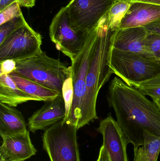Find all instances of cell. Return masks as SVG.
I'll return each mask as SVG.
<instances>
[{"label":"cell","mask_w":160,"mask_h":161,"mask_svg":"<svg viewBox=\"0 0 160 161\" xmlns=\"http://www.w3.org/2000/svg\"><path fill=\"white\" fill-rule=\"evenodd\" d=\"M29 101H39L20 89L8 75H0V102L16 108Z\"/></svg>","instance_id":"obj_16"},{"label":"cell","mask_w":160,"mask_h":161,"mask_svg":"<svg viewBox=\"0 0 160 161\" xmlns=\"http://www.w3.org/2000/svg\"><path fill=\"white\" fill-rule=\"evenodd\" d=\"M146 47L150 56L160 60V35L147 34Z\"/></svg>","instance_id":"obj_23"},{"label":"cell","mask_w":160,"mask_h":161,"mask_svg":"<svg viewBox=\"0 0 160 161\" xmlns=\"http://www.w3.org/2000/svg\"><path fill=\"white\" fill-rule=\"evenodd\" d=\"M26 23L27 22L22 15L0 25V44L9 35Z\"/></svg>","instance_id":"obj_21"},{"label":"cell","mask_w":160,"mask_h":161,"mask_svg":"<svg viewBox=\"0 0 160 161\" xmlns=\"http://www.w3.org/2000/svg\"><path fill=\"white\" fill-rule=\"evenodd\" d=\"M139 90L145 95L150 97L153 99L160 98V73L149 80L141 82H126Z\"/></svg>","instance_id":"obj_19"},{"label":"cell","mask_w":160,"mask_h":161,"mask_svg":"<svg viewBox=\"0 0 160 161\" xmlns=\"http://www.w3.org/2000/svg\"><path fill=\"white\" fill-rule=\"evenodd\" d=\"M18 3H14L0 11V25L23 15Z\"/></svg>","instance_id":"obj_24"},{"label":"cell","mask_w":160,"mask_h":161,"mask_svg":"<svg viewBox=\"0 0 160 161\" xmlns=\"http://www.w3.org/2000/svg\"><path fill=\"white\" fill-rule=\"evenodd\" d=\"M97 161H111L108 152L103 146L101 147L98 158Z\"/></svg>","instance_id":"obj_28"},{"label":"cell","mask_w":160,"mask_h":161,"mask_svg":"<svg viewBox=\"0 0 160 161\" xmlns=\"http://www.w3.org/2000/svg\"><path fill=\"white\" fill-rule=\"evenodd\" d=\"M0 161H6L5 160L3 159V158H1V157H0Z\"/></svg>","instance_id":"obj_31"},{"label":"cell","mask_w":160,"mask_h":161,"mask_svg":"<svg viewBox=\"0 0 160 161\" xmlns=\"http://www.w3.org/2000/svg\"><path fill=\"white\" fill-rule=\"evenodd\" d=\"M96 39L86 77L87 93L79 129L98 119L96 103L100 90L112 74L108 64V55L113 34L119 29L109 21L108 12L96 26Z\"/></svg>","instance_id":"obj_2"},{"label":"cell","mask_w":160,"mask_h":161,"mask_svg":"<svg viewBox=\"0 0 160 161\" xmlns=\"http://www.w3.org/2000/svg\"><path fill=\"white\" fill-rule=\"evenodd\" d=\"M42 37L28 23L17 29L0 44V62L30 58L42 50Z\"/></svg>","instance_id":"obj_8"},{"label":"cell","mask_w":160,"mask_h":161,"mask_svg":"<svg viewBox=\"0 0 160 161\" xmlns=\"http://www.w3.org/2000/svg\"><path fill=\"white\" fill-rule=\"evenodd\" d=\"M147 34L144 26L119 29L112 36L111 46L120 51L141 53L150 56L146 47Z\"/></svg>","instance_id":"obj_13"},{"label":"cell","mask_w":160,"mask_h":161,"mask_svg":"<svg viewBox=\"0 0 160 161\" xmlns=\"http://www.w3.org/2000/svg\"><path fill=\"white\" fill-rule=\"evenodd\" d=\"M103 137V145L111 161H128L126 138L121 128L110 114L100 122L97 129Z\"/></svg>","instance_id":"obj_10"},{"label":"cell","mask_w":160,"mask_h":161,"mask_svg":"<svg viewBox=\"0 0 160 161\" xmlns=\"http://www.w3.org/2000/svg\"><path fill=\"white\" fill-rule=\"evenodd\" d=\"M153 101L155 102V104L157 105V106L160 111V98L153 99Z\"/></svg>","instance_id":"obj_30"},{"label":"cell","mask_w":160,"mask_h":161,"mask_svg":"<svg viewBox=\"0 0 160 161\" xmlns=\"http://www.w3.org/2000/svg\"><path fill=\"white\" fill-rule=\"evenodd\" d=\"M109 88V106L134 151L143 145L145 131L160 137V111L155 102L119 77L113 78Z\"/></svg>","instance_id":"obj_1"},{"label":"cell","mask_w":160,"mask_h":161,"mask_svg":"<svg viewBox=\"0 0 160 161\" xmlns=\"http://www.w3.org/2000/svg\"><path fill=\"white\" fill-rule=\"evenodd\" d=\"M96 36L95 26L89 32L80 52L71 61L70 68L74 95L69 115L66 119L64 120L75 126L78 130L79 129L83 108L87 93L86 77Z\"/></svg>","instance_id":"obj_5"},{"label":"cell","mask_w":160,"mask_h":161,"mask_svg":"<svg viewBox=\"0 0 160 161\" xmlns=\"http://www.w3.org/2000/svg\"><path fill=\"white\" fill-rule=\"evenodd\" d=\"M89 33L78 32L72 28L67 6L57 12L49 28L50 38L56 49L71 61L82 49Z\"/></svg>","instance_id":"obj_7"},{"label":"cell","mask_w":160,"mask_h":161,"mask_svg":"<svg viewBox=\"0 0 160 161\" xmlns=\"http://www.w3.org/2000/svg\"><path fill=\"white\" fill-rule=\"evenodd\" d=\"M36 0H0V11L14 3H18L20 6L32 8L35 4Z\"/></svg>","instance_id":"obj_25"},{"label":"cell","mask_w":160,"mask_h":161,"mask_svg":"<svg viewBox=\"0 0 160 161\" xmlns=\"http://www.w3.org/2000/svg\"><path fill=\"white\" fill-rule=\"evenodd\" d=\"M117 0H71L66 6L70 24L78 32L89 33Z\"/></svg>","instance_id":"obj_9"},{"label":"cell","mask_w":160,"mask_h":161,"mask_svg":"<svg viewBox=\"0 0 160 161\" xmlns=\"http://www.w3.org/2000/svg\"><path fill=\"white\" fill-rule=\"evenodd\" d=\"M128 3H143L160 5V0H118Z\"/></svg>","instance_id":"obj_29"},{"label":"cell","mask_w":160,"mask_h":161,"mask_svg":"<svg viewBox=\"0 0 160 161\" xmlns=\"http://www.w3.org/2000/svg\"><path fill=\"white\" fill-rule=\"evenodd\" d=\"M16 62L14 72L62 94L65 80L71 75L70 66L49 57L42 51L33 57Z\"/></svg>","instance_id":"obj_3"},{"label":"cell","mask_w":160,"mask_h":161,"mask_svg":"<svg viewBox=\"0 0 160 161\" xmlns=\"http://www.w3.org/2000/svg\"><path fill=\"white\" fill-rule=\"evenodd\" d=\"M28 131L24 117L14 107L0 102V135L10 136Z\"/></svg>","instance_id":"obj_15"},{"label":"cell","mask_w":160,"mask_h":161,"mask_svg":"<svg viewBox=\"0 0 160 161\" xmlns=\"http://www.w3.org/2000/svg\"><path fill=\"white\" fill-rule=\"evenodd\" d=\"M8 75L20 89L28 94L37 98L39 101H53L62 95L57 91L27 79L15 72H11Z\"/></svg>","instance_id":"obj_17"},{"label":"cell","mask_w":160,"mask_h":161,"mask_svg":"<svg viewBox=\"0 0 160 161\" xmlns=\"http://www.w3.org/2000/svg\"><path fill=\"white\" fill-rule=\"evenodd\" d=\"M144 142L134 152V161H157L160 152V137L144 132Z\"/></svg>","instance_id":"obj_18"},{"label":"cell","mask_w":160,"mask_h":161,"mask_svg":"<svg viewBox=\"0 0 160 161\" xmlns=\"http://www.w3.org/2000/svg\"><path fill=\"white\" fill-rule=\"evenodd\" d=\"M160 19V5L131 3L121 21L119 29L145 26Z\"/></svg>","instance_id":"obj_14"},{"label":"cell","mask_w":160,"mask_h":161,"mask_svg":"<svg viewBox=\"0 0 160 161\" xmlns=\"http://www.w3.org/2000/svg\"><path fill=\"white\" fill-rule=\"evenodd\" d=\"M131 4L117 0L108 11L110 22L120 27L121 21L128 10Z\"/></svg>","instance_id":"obj_20"},{"label":"cell","mask_w":160,"mask_h":161,"mask_svg":"<svg viewBox=\"0 0 160 161\" xmlns=\"http://www.w3.org/2000/svg\"><path fill=\"white\" fill-rule=\"evenodd\" d=\"M144 27L146 29L147 34L160 35V19L149 24Z\"/></svg>","instance_id":"obj_27"},{"label":"cell","mask_w":160,"mask_h":161,"mask_svg":"<svg viewBox=\"0 0 160 161\" xmlns=\"http://www.w3.org/2000/svg\"><path fill=\"white\" fill-rule=\"evenodd\" d=\"M46 102L28 119V128L33 133L45 130L65 118V104L62 95L53 101Z\"/></svg>","instance_id":"obj_11"},{"label":"cell","mask_w":160,"mask_h":161,"mask_svg":"<svg viewBox=\"0 0 160 161\" xmlns=\"http://www.w3.org/2000/svg\"><path fill=\"white\" fill-rule=\"evenodd\" d=\"M2 138L3 143L0 147V157L5 160L25 161L36 153L28 131Z\"/></svg>","instance_id":"obj_12"},{"label":"cell","mask_w":160,"mask_h":161,"mask_svg":"<svg viewBox=\"0 0 160 161\" xmlns=\"http://www.w3.org/2000/svg\"><path fill=\"white\" fill-rule=\"evenodd\" d=\"M62 95L65 101L66 108V116L64 119L68 117L72 107L74 91L71 75L67 78L63 84Z\"/></svg>","instance_id":"obj_22"},{"label":"cell","mask_w":160,"mask_h":161,"mask_svg":"<svg viewBox=\"0 0 160 161\" xmlns=\"http://www.w3.org/2000/svg\"><path fill=\"white\" fill-rule=\"evenodd\" d=\"M108 64L112 74L125 82H141L160 73V60L146 54L120 51L110 46Z\"/></svg>","instance_id":"obj_4"},{"label":"cell","mask_w":160,"mask_h":161,"mask_svg":"<svg viewBox=\"0 0 160 161\" xmlns=\"http://www.w3.org/2000/svg\"><path fill=\"white\" fill-rule=\"evenodd\" d=\"M77 130L75 126L62 120L45 130L43 148L51 161H80Z\"/></svg>","instance_id":"obj_6"},{"label":"cell","mask_w":160,"mask_h":161,"mask_svg":"<svg viewBox=\"0 0 160 161\" xmlns=\"http://www.w3.org/2000/svg\"><path fill=\"white\" fill-rule=\"evenodd\" d=\"M1 71L0 75H8L13 72L16 69V62L11 59H7L1 61Z\"/></svg>","instance_id":"obj_26"}]
</instances>
